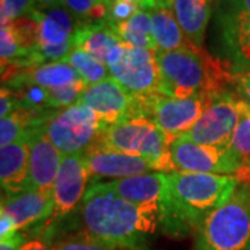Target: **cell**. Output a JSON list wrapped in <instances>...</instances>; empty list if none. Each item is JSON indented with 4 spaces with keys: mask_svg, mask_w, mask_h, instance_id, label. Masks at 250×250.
<instances>
[{
    "mask_svg": "<svg viewBox=\"0 0 250 250\" xmlns=\"http://www.w3.org/2000/svg\"><path fill=\"white\" fill-rule=\"evenodd\" d=\"M86 235L111 248L141 250L159 224V208L129 203L88 187L81 203Z\"/></svg>",
    "mask_w": 250,
    "mask_h": 250,
    "instance_id": "1",
    "label": "cell"
},
{
    "mask_svg": "<svg viewBox=\"0 0 250 250\" xmlns=\"http://www.w3.org/2000/svg\"><path fill=\"white\" fill-rule=\"evenodd\" d=\"M236 175L172 171L167 172V190L159 205V223L171 233L187 232L227 202L239 185Z\"/></svg>",
    "mask_w": 250,
    "mask_h": 250,
    "instance_id": "2",
    "label": "cell"
},
{
    "mask_svg": "<svg viewBox=\"0 0 250 250\" xmlns=\"http://www.w3.org/2000/svg\"><path fill=\"white\" fill-rule=\"evenodd\" d=\"M156 62L160 75L159 95L168 98L213 93L229 80L218 60L190 43L172 52H156Z\"/></svg>",
    "mask_w": 250,
    "mask_h": 250,
    "instance_id": "3",
    "label": "cell"
},
{
    "mask_svg": "<svg viewBox=\"0 0 250 250\" xmlns=\"http://www.w3.org/2000/svg\"><path fill=\"white\" fill-rule=\"evenodd\" d=\"M195 250H250V185H238L197 229Z\"/></svg>",
    "mask_w": 250,
    "mask_h": 250,
    "instance_id": "4",
    "label": "cell"
},
{
    "mask_svg": "<svg viewBox=\"0 0 250 250\" xmlns=\"http://www.w3.org/2000/svg\"><path fill=\"white\" fill-rule=\"evenodd\" d=\"M168 136L149 118H131L103 128L95 149L128 153L153 160L159 171H175Z\"/></svg>",
    "mask_w": 250,
    "mask_h": 250,
    "instance_id": "5",
    "label": "cell"
},
{
    "mask_svg": "<svg viewBox=\"0 0 250 250\" xmlns=\"http://www.w3.org/2000/svg\"><path fill=\"white\" fill-rule=\"evenodd\" d=\"M43 128L62 154H83L92 149L104 124L92 108L77 103L50 117Z\"/></svg>",
    "mask_w": 250,
    "mask_h": 250,
    "instance_id": "6",
    "label": "cell"
},
{
    "mask_svg": "<svg viewBox=\"0 0 250 250\" xmlns=\"http://www.w3.org/2000/svg\"><path fill=\"white\" fill-rule=\"evenodd\" d=\"M214 100L211 93L200 92L188 98H168L163 95L143 96L145 111L171 142L185 135L196 124Z\"/></svg>",
    "mask_w": 250,
    "mask_h": 250,
    "instance_id": "7",
    "label": "cell"
},
{
    "mask_svg": "<svg viewBox=\"0 0 250 250\" xmlns=\"http://www.w3.org/2000/svg\"><path fill=\"white\" fill-rule=\"evenodd\" d=\"M110 75L138 96L159 93L160 75L156 52L121 43L107 60Z\"/></svg>",
    "mask_w": 250,
    "mask_h": 250,
    "instance_id": "8",
    "label": "cell"
},
{
    "mask_svg": "<svg viewBox=\"0 0 250 250\" xmlns=\"http://www.w3.org/2000/svg\"><path fill=\"white\" fill-rule=\"evenodd\" d=\"M78 103L92 108L104 126L131 118H146L143 96L134 95L113 77L88 85Z\"/></svg>",
    "mask_w": 250,
    "mask_h": 250,
    "instance_id": "9",
    "label": "cell"
},
{
    "mask_svg": "<svg viewBox=\"0 0 250 250\" xmlns=\"http://www.w3.org/2000/svg\"><path fill=\"white\" fill-rule=\"evenodd\" d=\"M170 153L175 171L235 175L246 167V163L229 147L206 146L185 136L171 143Z\"/></svg>",
    "mask_w": 250,
    "mask_h": 250,
    "instance_id": "10",
    "label": "cell"
},
{
    "mask_svg": "<svg viewBox=\"0 0 250 250\" xmlns=\"http://www.w3.org/2000/svg\"><path fill=\"white\" fill-rule=\"evenodd\" d=\"M39 34L34 62H62L74 49V35L80 21L64 6L56 9L35 10Z\"/></svg>",
    "mask_w": 250,
    "mask_h": 250,
    "instance_id": "11",
    "label": "cell"
},
{
    "mask_svg": "<svg viewBox=\"0 0 250 250\" xmlns=\"http://www.w3.org/2000/svg\"><path fill=\"white\" fill-rule=\"evenodd\" d=\"M242 99L231 95L218 96L211 102L197 123L182 135L193 142L227 149L241 120Z\"/></svg>",
    "mask_w": 250,
    "mask_h": 250,
    "instance_id": "12",
    "label": "cell"
},
{
    "mask_svg": "<svg viewBox=\"0 0 250 250\" xmlns=\"http://www.w3.org/2000/svg\"><path fill=\"white\" fill-rule=\"evenodd\" d=\"M28 142H29L28 189L53 192L64 154L49 139L43 124L32 129H28Z\"/></svg>",
    "mask_w": 250,
    "mask_h": 250,
    "instance_id": "13",
    "label": "cell"
},
{
    "mask_svg": "<svg viewBox=\"0 0 250 250\" xmlns=\"http://www.w3.org/2000/svg\"><path fill=\"white\" fill-rule=\"evenodd\" d=\"M90 181L83 154H64L53 189L54 217L62 218L82 203Z\"/></svg>",
    "mask_w": 250,
    "mask_h": 250,
    "instance_id": "14",
    "label": "cell"
},
{
    "mask_svg": "<svg viewBox=\"0 0 250 250\" xmlns=\"http://www.w3.org/2000/svg\"><path fill=\"white\" fill-rule=\"evenodd\" d=\"M89 187L121 197L129 203L145 207H157L167 190V172H147L128 178L93 182Z\"/></svg>",
    "mask_w": 250,
    "mask_h": 250,
    "instance_id": "15",
    "label": "cell"
},
{
    "mask_svg": "<svg viewBox=\"0 0 250 250\" xmlns=\"http://www.w3.org/2000/svg\"><path fill=\"white\" fill-rule=\"evenodd\" d=\"M83 156L92 181L90 184L99 182V179L103 178L121 179L159 171V166L150 159L128 153L110 152L92 147L83 153Z\"/></svg>",
    "mask_w": 250,
    "mask_h": 250,
    "instance_id": "16",
    "label": "cell"
},
{
    "mask_svg": "<svg viewBox=\"0 0 250 250\" xmlns=\"http://www.w3.org/2000/svg\"><path fill=\"white\" fill-rule=\"evenodd\" d=\"M0 211L6 213L18 231L49 218L54 213L53 192L28 189L22 193L1 199Z\"/></svg>",
    "mask_w": 250,
    "mask_h": 250,
    "instance_id": "17",
    "label": "cell"
},
{
    "mask_svg": "<svg viewBox=\"0 0 250 250\" xmlns=\"http://www.w3.org/2000/svg\"><path fill=\"white\" fill-rule=\"evenodd\" d=\"M29 142L27 135L17 142L0 147V184L7 196L28 190Z\"/></svg>",
    "mask_w": 250,
    "mask_h": 250,
    "instance_id": "18",
    "label": "cell"
},
{
    "mask_svg": "<svg viewBox=\"0 0 250 250\" xmlns=\"http://www.w3.org/2000/svg\"><path fill=\"white\" fill-rule=\"evenodd\" d=\"M213 0H174L171 9L190 45L203 49Z\"/></svg>",
    "mask_w": 250,
    "mask_h": 250,
    "instance_id": "19",
    "label": "cell"
},
{
    "mask_svg": "<svg viewBox=\"0 0 250 250\" xmlns=\"http://www.w3.org/2000/svg\"><path fill=\"white\" fill-rule=\"evenodd\" d=\"M123 43L106 21L82 22L74 35V47L81 49L107 65L111 52Z\"/></svg>",
    "mask_w": 250,
    "mask_h": 250,
    "instance_id": "20",
    "label": "cell"
},
{
    "mask_svg": "<svg viewBox=\"0 0 250 250\" xmlns=\"http://www.w3.org/2000/svg\"><path fill=\"white\" fill-rule=\"evenodd\" d=\"M24 82L43 89H59L82 82L77 70L67 62H50L27 67Z\"/></svg>",
    "mask_w": 250,
    "mask_h": 250,
    "instance_id": "21",
    "label": "cell"
},
{
    "mask_svg": "<svg viewBox=\"0 0 250 250\" xmlns=\"http://www.w3.org/2000/svg\"><path fill=\"white\" fill-rule=\"evenodd\" d=\"M149 13L152 17L153 38L157 46L156 52H172L189 45L171 7H153Z\"/></svg>",
    "mask_w": 250,
    "mask_h": 250,
    "instance_id": "22",
    "label": "cell"
},
{
    "mask_svg": "<svg viewBox=\"0 0 250 250\" xmlns=\"http://www.w3.org/2000/svg\"><path fill=\"white\" fill-rule=\"evenodd\" d=\"M227 46L238 59L250 62V13L225 11L223 18Z\"/></svg>",
    "mask_w": 250,
    "mask_h": 250,
    "instance_id": "23",
    "label": "cell"
},
{
    "mask_svg": "<svg viewBox=\"0 0 250 250\" xmlns=\"http://www.w3.org/2000/svg\"><path fill=\"white\" fill-rule=\"evenodd\" d=\"M118 38L124 45L147 49V50H157L152 32V17L149 10H141L134 17L124 24H120L113 28Z\"/></svg>",
    "mask_w": 250,
    "mask_h": 250,
    "instance_id": "24",
    "label": "cell"
},
{
    "mask_svg": "<svg viewBox=\"0 0 250 250\" xmlns=\"http://www.w3.org/2000/svg\"><path fill=\"white\" fill-rule=\"evenodd\" d=\"M64 62H67L77 70L86 85H93L111 77L110 70L104 62H102L93 56H90L89 53L77 47L72 49V52L64 59Z\"/></svg>",
    "mask_w": 250,
    "mask_h": 250,
    "instance_id": "25",
    "label": "cell"
},
{
    "mask_svg": "<svg viewBox=\"0 0 250 250\" xmlns=\"http://www.w3.org/2000/svg\"><path fill=\"white\" fill-rule=\"evenodd\" d=\"M28 111L17 108L10 116L0 118V147L9 146L11 143L22 139L28 132L29 125Z\"/></svg>",
    "mask_w": 250,
    "mask_h": 250,
    "instance_id": "26",
    "label": "cell"
},
{
    "mask_svg": "<svg viewBox=\"0 0 250 250\" xmlns=\"http://www.w3.org/2000/svg\"><path fill=\"white\" fill-rule=\"evenodd\" d=\"M62 6L82 22L104 21L107 6L103 0H62Z\"/></svg>",
    "mask_w": 250,
    "mask_h": 250,
    "instance_id": "27",
    "label": "cell"
},
{
    "mask_svg": "<svg viewBox=\"0 0 250 250\" xmlns=\"http://www.w3.org/2000/svg\"><path fill=\"white\" fill-rule=\"evenodd\" d=\"M241 108V120L233 132L229 149L233 153H236L248 166V163L250 161V106L243 99H242Z\"/></svg>",
    "mask_w": 250,
    "mask_h": 250,
    "instance_id": "28",
    "label": "cell"
},
{
    "mask_svg": "<svg viewBox=\"0 0 250 250\" xmlns=\"http://www.w3.org/2000/svg\"><path fill=\"white\" fill-rule=\"evenodd\" d=\"M0 57H1L3 70L7 64H10L11 62H17V60H20V59H25L27 67L29 65L28 56L20 45L17 36L14 34L10 22L9 24H1V27H0Z\"/></svg>",
    "mask_w": 250,
    "mask_h": 250,
    "instance_id": "29",
    "label": "cell"
},
{
    "mask_svg": "<svg viewBox=\"0 0 250 250\" xmlns=\"http://www.w3.org/2000/svg\"><path fill=\"white\" fill-rule=\"evenodd\" d=\"M88 85L82 81L59 89H46V104L54 108L71 107L80 102L81 93Z\"/></svg>",
    "mask_w": 250,
    "mask_h": 250,
    "instance_id": "30",
    "label": "cell"
},
{
    "mask_svg": "<svg viewBox=\"0 0 250 250\" xmlns=\"http://www.w3.org/2000/svg\"><path fill=\"white\" fill-rule=\"evenodd\" d=\"M106 6H107V14L104 21L111 28L124 24L125 21L131 20L136 13L143 10L142 6L134 0H110Z\"/></svg>",
    "mask_w": 250,
    "mask_h": 250,
    "instance_id": "31",
    "label": "cell"
},
{
    "mask_svg": "<svg viewBox=\"0 0 250 250\" xmlns=\"http://www.w3.org/2000/svg\"><path fill=\"white\" fill-rule=\"evenodd\" d=\"M36 10L35 0H0L1 24H9Z\"/></svg>",
    "mask_w": 250,
    "mask_h": 250,
    "instance_id": "32",
    "label": "cell"
},
{
    "mask_svg": "<svg viewBox=\"0 0 250 250\" xmlns=\"http://www.w3.org/2000/svg\"><path fill=\"white\" fill-rule=\"evenodd\" d=\"M56 250H116V248H111L103 242L96 241L88 235L85 236H72L68 239L56 243L53 246Z\"/></svg>",
    "mask_w": 250,
    "mask_h": 250,
    "instance_id": "33",
    "label": "cell"
},
{
    "mask_svg": "<svg viewBox=\"0 0 250 250\" xmlns=\"http://www.w3.org/2000/svg\"><path fill=\"white\" fill-rule=\"evenodd\" d=\"M16 110H17L16 99L11 96L9 90L1 88V93H0V117L3 118V117L10 116Z\"/></svg>",
    "mask_w": 250,
    "mask_h": 250,
    "instance_id": "34",
    "label": "cell"
},
{
    "mask_svg": "<svg viewBox=\"0 0 250 250\" xmlns=\"http://www.w3.org/2000/svg\"><path fill=\"white\" fill-rule=\"evenodd\" d=\"M235 85L236 89L242 95V99L250 106V72L239 74L235 77Z\"/></svg>",
    "mask_w": 250,
    "mask_h": 250,
    "instance_id": "35",
    "label": "cell"
},
{
    "mask_svg": "<svg viewBox=\"0 0 250 250\" xmlns=\"http://www.w3.org/2000/svg\"><path fill=\"white\" fill-rule=\"evenodd\" d=\"M18 232V229L16 228V225L13 223V220L10 218L9 215L3 211H0V241L7 239L10 236L16 235Z\"/></svg>",
    "mask_w": 250,
    "mask_h": 250,
    "instance_id": "36",
    "label": "cell"
},
{
    "mask_svg": "<svg viewBox=\"0 0 250 250\" xmlns=\"http://www.w3.org/2000/svg\"><path fill=\"white\" fill-rule=\"evenodd\" d=\"M24 245H25L24 238L17 232L7 239L0 241V250H22Z\"/></svg>",
    "mask_w": 250,
    "mask_h": 250,
    "instance_id": "37",
    "label": "cell"
},
{
    "mask_svg": "<svg viewBox=\"0 0 250 250\" xmlns=\"http://www.w3.org/2000/svg\"><path fill=\"white\" fill-rule=\"evenodd\" d=\"M224 4L229 13H250V0H224Z\"/></svg>",
    "mask_w": 250,
    "mask_h": 250,
    "instance_id": "38",
    "label": "cell"
},
{
    "mask_svg": "<svg viewBox=\"0 0 250 250\" xmlns=\"http://www.w3.org/2000/svg\"><path fill=\"white\" fill-rule=\"evenodd\" d=\"M38 10H50L62 6V0H35Z\"/></svg>",
    "mask_w": 250,
    "mask_h": 250,
    "instance_id": "39",
    "label": "cell"
},
{
    "mask_svg": "<svg viewBox=\"0 0 250 250\" xmlns=\"http://www.w3.org/2000/svg\"><path fill=\"white\" fill-rule=\"evenodd\" d=\"M22 250H56L52 246L46 245L41 241H29L25 242V245L22 246Z\"/></svg>",
    "mask_w": 250,
    "mask_h": 250,
    "instance_id": "40",
    "label": "cell"
},
{
    "mask_svg": "<svg viewBox=\"0 0 250 250\" xmlns=\"http://www.w3.org/2000/svg\"><path fill=\"white\" fill-rule=\"evenodd\" d=\"M110 0H106V4H107ZM136 3H139L141 6H142L143 10H150L153 7H156V4H154V0H134Z\"/></svg>",
    "mask_w": 250,
    "mask_h": 250,
    "instance_id": "41",
    "label": "cell"
},
{
    "mask_svg": "<svg viewBox=\"0 0 250 250\" xmlns=\"http://www.w3.org/2000/svg\"><path fill=\"white\" fill-rule=\"evenodd\" d=\"M174 0H154L156 7H171Z\"/></svg>",
    "mask_w": 250,
    "mask_h": 250,
    "instance_id": "42",
    "label": "cell"
},
{
    "mask_svg": "<svg viewBox=\"0 0 250 250\" xmlns=\"http://www.w3.org/2000/svg\"><path fill=\"white\" fill-rule=\"evenodd\" d=\"M248 167H250V161H249V163H248Z\"/></svg>",
    "mask_w": 250,
    "mask_h": 250,
    "instance_id": "43",
    "label": "cell"
},
{
    "mask_svg": "<svg viewBox=\"0 0 250 250\" xmlns=\"http://www.w3.org/2000/svg\"><path fill=\"white\" fill-rule=\"evenodd\" d=\"M103 1H104V3H106V0H103Z\"/></svg>",
    "mask_w": 250,
    "mask_h": 250,
    "instance_id": "44",
    "label": "cell"
}]
</instances>
